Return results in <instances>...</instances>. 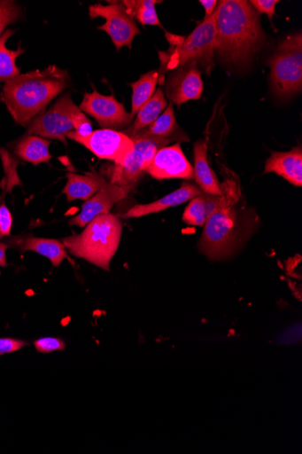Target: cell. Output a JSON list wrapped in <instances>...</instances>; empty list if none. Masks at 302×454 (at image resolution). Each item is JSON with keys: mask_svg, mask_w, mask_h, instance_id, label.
<instances>
[{"mask_svg": "<svg viewBox=\"0 0 302 454\" xmlns=\"http://www.w3.org/2000/svg\"><path fill=\"white\" fill-rule=\"evenodd\" d=\"M266 35L246 0H222L215 10L214 52L226 64L244 68L262 49Z\"/></svg>", "mask_w": 302, "mask_h": 454, "instance_id": "1", "label": "cell"}, {"mask_svg": "<svg viewBox=\"0 0 302 454\" xmlns=\"http://www.w3.org/2000/svg\"><path fill=\"white\" fill-rule=\"evenodd\" d=\"M70 84L66 70L50 66L7 81L0 100L19 125L27 128L29 122L58 98Z\"/></svg>", "mask_w": 302, "mask_h": 454, "instance_id": "2", "label": "cell"}, {"mask_svg": "<svg viewBox=\"0 0 302 454\" xmlns=\"http://www.w3.org/2000/svg\"><path fill=\"white\" fill-rule=\"evenodd\" d=\"M122 230L121 220L117 215L104 214L86 225L81 233L64 238L62 242L73 256L110 272Z\"/></svg>", "mask_w": 302, "mask_h": 454, "instance_id": "3", "label": "cell"}, {"mask_svg": "<svg viewBox=\"0 0 302 454\" xmlns=\"http://www.w3.org/2000/svg\"><path fill=\"white\" fill-rule=\"evenodd\" d=\"M171 45L168 52H159L162 75L168 70L196 62L207 76L214 67L215 12L204 20L188 36H179L166 32Z\"/></svg>", "mask_w": 302, "mask_h": 454, "instance_id": "4", "label": "cell"}, {"mask_svg": "<svg viewBox=\"0 0 302 454\" xmlns=\"http://www.w3.org/2000/svg\"><path fill=\"white\" fill-rule=\"evenodd\" d=\"M252 226L234 206L211 215L198 243V250L209 260L231 257L249 236Z\"/></svg>", "mask_w": 302, "mask_h": 454, "instance_id": "5", "label": "cell"}, {"mask_svg": "<svg viewBox=\"0 0 302 454\" xmlns=\"http://www.w3.org/2000/svg\"><path fill=\"white\" fill-rule=\"evenodd\" d=\"M271 87L280 98H290L302 90V34L288 36L268 60Z\"/></svg>", "mask_w": 302, "mask_h": 454, "instance_id": "6", "label": "cell"}, {"mask_svg": "<svg viewBox=\"0 0 302 454\" xmlns=\"http://www.w3.org/2000/svg\"><path fill=\"white\" fill-rule=\"evenodd\" d=\"M80 108L69 93L62 96L50 108L37 114L27 128V135L57 140L67 145L66 136L74 131V118Z\"/></svg>", "mask_w": 302, "mask_h": 454, "instance_id": "7", "label": "cell"}, {"mask_svg": "<svg viewBox=\"0 0 302 454\" xmlns=\"http://www.w3.org/2000/svg\"><path fill=\"white\" fill-rule=\"evenodd\" d=\"M134 149L123 161L115 164L112 171L111 182L122 187L133 189L147 171L157 152L174 142L157 137L132 139Z\"/></svg>", "mask_w": 302, "mask_h": 454, "instance_id": "8", "label": "cell"}, {"mask_svg": "<svg viewBox=\"0 0 302 454\" xmlns=\"http://www.w3.org/2000/svg\"><path fill=\"white\" fill-rule=\"evenodd\" d=\"M111 4L107 6L102 4L90 6L89 16L92 20L103 18L106 20L97 28L110 35L117 51L123 47L132 50L134 39L140 34V29L120 2Z\"/></svg>", "mask_w": 302, "mask_h": 454, "instance_id": "9", "label": "cell"}, {"mask_svg": "<svg viewBox=\"0 0 302 454\" xmlns=\"http://www.w3.org/2000/svg\"><path fill=\"white\" fill-rule=\"evenodd\" d=\"M82 113L93 116L103 129L122 132L131 127L134 119L123 104L118 102L113 96L101 95L94 90L92 93H85L79 106Z\"/></svg>", "mask_w": 302, "mask_h": 454, "instance_id": "10", "label": "cell"}, {"mask_svg": "<svg viewBox=\"0 0 302 454\" xmlns=\"http://www.w3.org/2000/svg\"><path fill=\"white\" fill-rule=\"evenodd\" d=\"M66 138L81 145L100 159L112 160L116 165L121 163L135 146L128 136L111 129L93 131L88 137H81L73 131Z\"/></svg>", "mask_w": 302, "mask_h": 454, "instance_id": "11", "label": "cell"}, {"mask_svg": "<svg viewBox=\"0 0 302 454\" xmlns=\"http://www.w3.org/2000/svg\"><path fill=\"white\" fill-rule=\"evenodd\" d=\"M165 87L167 99L179 107L189 101L200 99L204 84L198 65L191 62L172 70Z\"/></svg>", "mask_w": 302, "mask_h": 454, "instance_id": "12", "label": "cell"}, {"mask_svg": "<svg viewBox=\"0 0 302 454\" xmlns=\"http://www.w3.org/2000/svg\"><path fill=\"white\" fill-rule=\"evenodd\" d=\"M146 173L157 180L194 179V169L186 158L181 143L159 149Z\"/></svg>", "mask_w": 302, "mask_h": 454, "instance_id": "13", "label": "cell"}, {"mask_svg": "<svg viewBox=\"0 0 302 454\" xmlns=\"http://www.w3.org/2000/svg\"><path fill=\"white\" fill-rule=\"evenodd\" d=\"M132 189L107 183L82 205L79 215L69 221L71 226L84 228L100 215L109 214L114 204L125 199Z\"/></svg>", "mask_w": 302, "mask_h": 454, "instance_id": "14", "label": "cell"}, {"mask_svg": "<svg viewBox=\"0 0 302 454\" xmlns=\"http://www.w3.org/2000/svg\"><path fill=\"white\" fill-rule=\"evenodd\" d=\"M8 245L19 253L34 252L49 259L55 268H59L67 259V251L62 241L54 239L34 237L31 234L12 238Z\"/></svg>", "mask_w": 302, "mask_h": 454, "instance_id": "15", "label": "cell"}, {"mask_svg": "<svg viewBox=\"0 0 302 454\" xmlns=\"http://www.w3.org/2000/svg\"><path fill=\"white\" fill-rule=\"evenodd\" d=\"M201 193L202 191L199 187L188 182H184L182 187L174 192H171L151 203L136 205L120 217L123 220H128L161 213L171 207H176V206L183 204Z\"/></svg>", "mask_w": 302, "mask_h": 454, "instance_id": "16", "label": "cell"}, {"mask_svg": "<svg viewBox=\"0 0 302 454\" xmlns=\"http://www.w3.org/2000/svg\"><path fill=\"white\" fill-rule=\"evenodd\" d=\"M266 174L275 173L294 186L302 185V150L300 146L286 153H273L266 164Z\"/></svg>", "mask_w": 302, "mask_h": 454, "instance_id": "17", "label": "cell"}, {"mask_svg": "<svg viewBox=\"0 0 302 454\" xmlns=\"http://www.w3.org/2000/svg\"><path fill=\"white\" fill-rule=\"evenodd\" d=\"M148 137L190 142V138L178 126L174 104L170 103L151 126L137 132L129 138L138 139Z\"/></svg>", "mask_w": 302, "mask_h": 454, "instance_id": "18", "label": "cell"}, {"mask_svg": "<svg viewBox=\"0 0 302 454\" xmlns=\"http://www.w3.org/2000/svg\"><path fill=\"white\" fill-rule=\"evenodd\" d=\"M194 179L202 192L210 195H222L224 193L221 184L207 160V145L205 140H199L195 144L194 149Z\"/></svg>", "mask_w": 302, "mask_h": 454, "instance_id": "19", "label": "cell"}, {"mask_svg": "<svg viewBox=\"0 0 302 454\" xmlns=\"http://www.w3.org/2000/svg\"><path fill=\"white\" fill-rule=\"evenodd\" d=\"M66 178L67 183L62 193L66 196L67 201L88 200L107 184L97 172L84 175L70 173L66 175Z\"/></svg>", "mask_w": 302, "mask_h": 454, "instance_id": "20", "label": "cell"}, {"mask_svg": "<svg viewBox=\"0 0 302 454\" xmlns=\"http://www.w3.org/2000/svg\"><path fill=\"white\" fill-rule=\"evenodd\" d=\"M51 142L33 135H26L14 145L15 154L25 161L34 165L50 162L52 155L50 152Z\"/></svg>", "mask_w": 302, "mask_h": 454, "instance_id": "21", "label": "cell"}, {"mask_svg": "<svg viewBox=\"0 0 302 454\" xmlns=\"http://www.w3.org/2000/svg\"><path fill=\"white\" fill-rule=\"evenodd\" d=\"M166 106L167 102L164 92L158 90L154 96L139 110L131 127L123 130L122 133L131 137L137 132L148 128L158 119Z\"/></svg>", "mask_w": 302, "mask_h": 454, "instance_id": "22", "label": "cell"}, {"mask_svg": "<svg viewBox=\"0 0 302 454\" xmlns=\"http://www.w3.org/2000/svg\"><path fill=\"white\" fill-rule=\"evenodd\" d=\"M163 79L164 75L158 69L143 74L138 81L128 85L134 90L131 113L133 119H135L139 110L154 96L158 82H162Z\"/></svg>", "mask_w": 302, "mask_h": 454, "instance_id": "23", "label": "cell"}, {"mask_svg": "<svg viewBox=\"0 0 302 454\" xmlns=\"http://www.w3.org/2000/svg\"><path fill=\"white\" fill-rule=\"evenodd\" d=\"M14 33V30H7L0 37V82L10 81L20 74L16 60L25 51L20 46L16 51H10L6 45L7 41Z\"/></svg>", "mask_w": 302, "mask_h": 454, "instance_id": "24", "label": "cell"}, {"mask_svg": "<svg viewBox=\"0 0 302 454\" xmlns=\"http://www.w3.org/2000/svg\"><path fill=\"white\" fill-rule=\"evenodd\" d=\"M120 3L128 15L140 24L162 27L155 8L161 2H158V0H124Z\"/></svg>", "mask_w": 302, "mask_h": 454, "instance_id": "25", "label": "cell"}, {"mask_svg": "<svg viewBox=\"0 0 302 454\" xmlns=\"http://www.w3.org/2000/svg\"><path fill=\"white\" fill-rule=\"evenodd\" d=\"M207 219L205 201L201 193L190 200L182 220L188 225L204 227Z\"/></svg>", "mask_w": 302, "mask_h": 454, "instance_id": "26", "label": "cell"}, {"mask_svg": "<svg viewBox=\"0 0 302 454\" xmlns=\"http://www.w3.org/2000/svg\"><path fill=\"white\" fill-rule=\"evenodd\" d=\"M21 11L14 2L0 0V37L5 33L6 27L20 19Z\"/></svg>", "mask_w": 302, "mask_h": 454, "instance_id": "27", "label": "cell"}, {"mask_svg": "<svg viewBox=\"0 0 302 454\" xmlns=\"http://www.w3.org/2000/svg\"><path fill=\"white\" fill-rule=\"evenodd\" d=\"M0 155H2L4 169L7 174L6 192H12L13 187L22 184L17 173V167L19 161L2 147H0Z\"/></svg>", "mask_w": 302, "mask_h": 454, "instance_id": "28", "label": "cell"}, {"mask_svg": "<svg viewBox=\"0 0 302 454\" xmlns=\"http://www.w3.org/2000/svg\"><path fill=\"white\" fill-rule=\"evenodd\" d=\"M34 347L38 353L50 354L56 351H64L66 343L63 340L54 337H46L36 340Z\"/></svg>", "mask_w": 302, "mask_h": 454, "instance_id": "29", "label": "cell"}, {"mask_svg": "<svg viewBox=\"0 0 302 454\" xmlns=\"http://www.w3.org/2000/svg\"><path fill=\"white\" fill-rule=\"evenodd\" d=\"M74 133L81 137H88L93 133L92 121L81 110L74 118Z\"/></svg>", "mask_w": 302, "mask_h": 454, "instance_id": "30", "label": "cell"}, {"mask_svg": "<svg viewBox=\"0 0 302 454\" xmlns=\"http://www.w3.org/2000/svg\"><path fill=\"white\" fill-rule=\"evenodd\" d=\"M249 3L257 13L267 15L272 22L275 14L276 5L280 2L279 0H252V2Z\"/></svg>", "mask_w": 302, "mask_h": 454, "instance_id": "31", "label": "cell"}, {"mask_svg": "<svg viewBox=\"0 0 302 454\" xmlns=\"http://www.w3.org/2000/svg\"><path fill=\"white\" fill-rule=\"evenodd\" d=\"M13 219L6 204H0V233L3 237L10 236L12 229Z\"/></svg>", "mask_w": 302, "mask_h": 454, "instance_id": "32", "label": "cell"}, {"mask_svg": "<svg viewBox=\"0 0 302 454\" xmlns=\"http://www.w3.org/2000/svg\"><path fill=\"white\" fill-rule=\"evenodd\" d=\"M28 343L12 338H2L0 339V355H6L18 352L23 348L27 346Z\"/></svg>", "mask_w": 302, "mask_h": 454, "instance_id": "33", "label": "cell"}, {"mask_svg": "<svg viewBox=\"0 0 302 454\" xmlns=\"http://www.w3.org/2000/svg\"><path fill=\"white\" fill-rule=\"evenodd\" d=\"M199 4L205 11V19H207L217 10L219 2H217V0H200Z\"/></svg>", "mask_w": 302, "mask_h": 454, "instance_id": "34", "label": "cell"}, {"mask_svg": "<svg viewBox=\"0 0 302 454\" xmlns=\"http://www.w3.org/2000/svg\"><path fill=\"white\" fill-rule=\"evenodd\" d=\"M10 246L8 243L0 242V267H8L7 251Z\"/></svg>", "mask_w": 302, "mask_h": 454, "instance_id": "35", "label": "cell"}, {"mask_svg": "<svg viewBox=\"0 0 302 454\" xmlns=\"http://www.w3.org/2000/svg\"><path fill=\"white\" fill-rule=\"evenodd\" d=\"M2 237H3V235H2V233H0V238H2Z\"/></svg>", "mask_w": 302, "mask_h": 454, "instance_id": "36", "label": "cell"}]
</instances>
